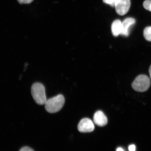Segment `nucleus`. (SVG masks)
Listing matches in <instances>:
<instances>
[{
  "label": "nucleus",
  "instance_id": "nucleus-6",
  "mask_svg": "<svg viewBox=\"0 0 151 151\" xmlns=\"http://www.w3.org/2000/svg\"><path fill=\"white\" fill-rule=\"evenodd\" d=\"M135 19L132 18H127L122 22V31L121 35L124 36L128 37L129 35L130 27L135 23Z\"/></svg>",
  "mask_w": 151,
  "mask_h": 151
},
{
  "label": "nucleus",
  "instance_id": "nucleus-15",
  "mask_svg": "<svg viewBox=\"0 0 151 151\" xmlns=\"http://www.w3.org/2000/svg\"><path fill=\"white\" fill-rule=\"evenodd\" d=\"M116 151H125L123 148H122V147H118L116 149Z\"/></svg>",
  "mask_w": 151,
  "mask_h": 151
},
{
  "label": "nucleus",
  "instance_id": "nucleus-4",
  "mask_svg": "<svg viewBox=\"0 0 151 151\" xmlns=\"http://www.w3.org/2000/svg\"><path fill=\"white\" fill-rule=\"evenodd\" d=\"M78 129L82 133H88L94 131V124L90 119L85 118L82 119L79 122L78 125Z\"/></svg>",
  "mask_w": 151,
  "mask_h": 151
},
{
  "label": "nucleus",
  "instance_id": "nucleus-13",
  "mask_svg": "<svg viewBox=\"0 0 151 151\" xmlns=\"http://www.w3.org/2000/svg\"><path fill=\"white\" fill-rule=\"evenodd\" d=\"M19 151H35L32 149L30 147L25 146L22 147Z\"/></svg>",
  "mask_w": 151,
  "mask_h": 151
},
{
  "label": "nucleus",
  "instance_id": "nucleus-3",
  "mask_svg": "<svg viewBox=\"0 0 151 151\" xmlns=\"http://www.w3.org/2000/svg\"><path fill=\"white\" fill-rule=\"evenodd\" d=\"M150 79L146 75H141L136 78L132 83V86L136 91L143 92L147 91L150 86Z\"/></svg>",
  "mask_w": 151,
  "mask_h": 151
},
{
  "label": "nucleus",
  "instance_id": "nucleus-10",
  "mask_svg": "<svg viewBox=\"0 0 151 151\" xmlns=\"http://www.w3.org/2000/svg\"><path fill=\"white\" fill-rule=\"evenodd\" d=\"M143 6L145 9L151 12V0H146L143 3Z\"/></svg>",
  "mask_w": 151,
  "mask_h": 151
},
{
  "label": "nucleus",
  "instance_id": "nucleus-14",
  "mask_svg": "<svg viewBox=\"0 0 151 151\" xmlns=\"http://www.w3.org/2000/svg\"><path fill=\"white\" fill-rule=\"evenodd\" d=\"M136 146L134 145H129L128 147V150L129 151H136Z\"/></svg>",
  "mask_w": 151,
  "mask_h": 151
},
{
  "label": "nucleus",
  "instance_id": "nucleus-11",
  "mask_svg": "<svg viewBox=\"0 0 151 151\" xmlns=\"http://www.w3.org/2000/svg\"><path fill=\"white\" fill-rule=\"evenodd\" d=\"M119 0H103V2L110 5L111 6L115 7Z\"/></svg>",
  "mask_w": 151,
  "mask_h": 151
},
{
  "label": "nucleus",
  "instance_id": "nucleus-5",
  "mask_svg": "<svg viewBox=\"0 0 151 151\" xmlns=\"http://www.w3.org/2000/svg\"><path fill=\"white\" fill-rule=\"evenodd\" d=\"M131 3L130 0H119L115 5L116 12L120 16H124L129 11Z\"/></svg>",
  "mask_w": 151,
  "mask_h": 151
},
{
  "label": "nucleus",
  "instance_id": "nucleus-7",
  "mask_svg": "<svg viewBox=\"0 0 151 151\" xmlns=\"http://www.w3.org/2000/svg\"><path fill=\"white\" fill-rule=\"evenodd\" d=\"M93 122L96 125L104 126L107 124V119L102 111H98L94 115Z\"/></svg>",
  "mask_w": 151,
  "mask_h": 151
},
{
  "label": "nucleus",
  "instance_id": "nucleus-8",
  "mask_svg": "<svg viewBox=\"0 0 151 151\" xmlns=\"http://www.w3.org/2000/svg\"><path fill=\"white\" fill-rule=\"evenodd\" d=\"M122 22L119 20H116L113 22L111 26V29L113 35L114 37H117L121 35L122 31Z\"/></svg>",
  "mask_w": 151,
  "mask_h": 151
},
{
  "label": "nucleus",
  "instance_id": "nucleus-16",
  "mask_svg": "<svg viewBox=\"0 0 151 151\" xmlns=\"http://www.w3.org/2000/svg\"><path fill=\"white\" fill-rule=\"evenodd\" d=\"M149 73H150V78L151 79V65L150 66V69H149Z\"/></svg>",
  "mask_w": 151,
  "mask_h": 151
},
{
  "label": "nucleus",
  "instance_id": "nucleus-1",
  "mask_svg": "<svg viewBox=\"0 0 151 151\" xmlns=\"http://www.w3.org/2000/svg\"><path fill=\"white\" fill-rule=\"evenodd\" d=\"M65 103V99L62 94L58 95L47 100L45 108L47 112L54 113L60 111Z\"/></svg>",
  "mask_w": 151,
  "mask_h": 151
},
{
  "label": "nucleus",
  "instance_id": "nucleus-12",
  "mask_svg": "<svg viewBox=\"0 0 151 151\" xmlns=\"http://www.w3.org/2000/svg\"><path fill=\"white\" fill-rule=\"evenodd\" d=\"M33 0H17L18 2L20 4H28L31 3Z\"/></svg>",
  "mask_w": 151,
  "mask_h": 151
},
{
  "label": "nucleus",
  "instance_id": "nucleus-2",
  "mask_svg": "<svg viewBox=\"0 0 151 151\" xmlns=\"http://www.w3.org/2000/svg\"><path fill=\"white\" fill-rule=\"evenodd\" d=\"M31 94L36 103L39 105L45 104L47 101L45 87L39 82L35 83L31 87Z\"/></svg>",
  "mask_w": 151,
  "mask_h": 151
},
{
  "label": "nucleus",
  "instance_id": "nucleus-9",
  "mask_svg": "<svg viewBox=\"0 0 151 151\" xmlns=\"http://www.w3.org/2000/svg\"><path fill=\"white\" fill-rule=\"evenodd\" d=\"M143 35L147 40L151 41V27H146L143 31Z\"/></svg>",
  "mask_w": 151,
  "mask_h": 151
}]
</instances>
